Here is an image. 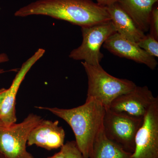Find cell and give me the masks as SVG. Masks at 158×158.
Segmentation results:
<instances>
[{
	"label": "cell",
	"instance_id": "obj_14",
	"mask_svg": "<svg viewBox=\"0 0 158 158\" xmlns=\"http://www.w3.org/2000/svg\"><path fill=\"white\" fill-rule=\"evenodd\" d=\"M89 158H132V153L109 139L102 128L94 140Z\"/></svg>",
	"mask_w": 158,
	"mask_h": 158
},
{
	"label": "cell",
	"instance_id": "obj_22",
	"mask_svg": "<svg viewBox=\"0 0 158 158\" xmlns=\"http://www.w3.org/2000/svg\"><path fill=\"white\" fill-rule=\"evenodd\" d=\"M5 71L4 70V69H0V74H2L3 73L5 72Z\"/></svg>",
	"mask_w": 158,
	"mask_h": 158
},
{
	"label": "cell",
	"instance_id": "obj_6",
	"mask_svg": "<svg viewBox=\"0 0 158 158\" xmlns=\"http://www.w3.org/2000/svg\"><path fill=\"white\" fill-rule=\"evenodd\" d=\"M143 118L106 109L103 123L104 132L109 139L132 154L136 134Z\"/></svg>",
	"mask_w": 158,
	"mask_h": 158
},
{
	"label": "cell",
	"instance_id": "obj_5",
	"mask_svg": "<svg viewBox=\"0 0 158 158\" xmlns=\"http://www.w3.org/2000/svg\"><path fill=\"white\" fill-rule=\"evenodd\" d=\"M83 40L78 48L74 49L69 55V58L76 60H84L92 65H100L103 54L100 51L104 43L116 29L111 21L90 27H81Z\"/></svg>",
	"mask_w": 158,
	"mask_h": 158
},
{
	"label": "cell",
	"instance_id": "obj_23",
	"mask_svg": "<svg viewBox=\"0 0 158 158\" xmlns=\"http://www.w3.org/2000/svg\"><path fill=\"white\" fill-rule=\"evenodd\" d=\"M0 158H1V156H0Z\"/></svg>",
	"mask_w": 158,
	"mask_h": 158
},
{
	"label": "cell",
	"instance_id": "obj_3",
	"mask_svg": "<svg viewBox=\"0 0 158 158\" xmlns=\"http://www.w3.org/2000/svg\"><path fill=\"white\" fill-rule=\"evenodd\" d=\"M81 63L88 78L86 99H94L106 109L116 98L130 92L137 87L132 81L111 75L100 65H90L84 62Z\"/></svg>",
	"mask_w": 158,
	"mask_h": 158
},
{
	"label": "cell",
	"instance_id": "obj_7",
	"mask_svg": "<svg viewBox=\"0 0 158 158\" xmlns=\"http://www.w3.org/2000/svg\"><path fill=\"white\" fill-rule=\"evenodd\" d=\"M132 158H158V99L151 106L136 134Z\"/></svg>",
	"mask_w": 158,
	"mask_h": 158
},
{
	"label": "cell",
	"instance_id": "obj_12",
	"mask_svg": "<svg viewBox=\"0 0 158 158\" xmlns=\"http://www.w3.org/2000/svg\"><path fill=\"white\" fill-rule=\"evenodd\" d=\"M106 7L117 33L136 44L144 38V32L138 28L117 2Z\"/></svg>",
	"mask_w": 158,
	"mask_h": 158
},
{
	"label": "cell",
	"instance_id": "obj_16",
	"mask_svg": "<svg viewBox=\"0 0 158 158\" xmlns=\"http://www.w3.org/2000/svg\"><path fill=\"white\" fill-rule=\"evenodd\" d=\"M65 158H85L79 149L75 141H67L61 148Z\"/></svg>",
	"mask_w": 158,
	"mask_h": 158
},
{
	"label": "cell",
	"instance_id": "obj_18",
	"mask_svg": "<svg viewBox=\"0 0 158 158\" xmlns=\"http://www.w3.org/2000/svg\"><path fill=\"white\" fill-rule=\"evenodd\" d=\"M98 4L100 6L107 7L116 2L117 0H96Z\"/></svg>",
	"mask_w": 158,
	"mask_h": 158
},
{
	"label": "cell",
	"instance_id": "obj_8",
	"mask_svg": "<svg viewBox=\"0 0 158 158\" xmlns=\"http://www.w3.org/2000/svg\"><path fill=\"white\" fill-rule=\"evenodd\" d=\"M158 99L147 86L138 87L115 98L107 109L144 118L152 104Z\"/></svg>",
	"mask_w": 158,
	"mask_h": 158
},
{
	"label": "cell",
	"instance_id": "obj_4",
	"mask_svg": "<svg viewBox=\"0 0 158 158\" xmlns=\"http://www.w3.org/2000/svg\"><path fill=\"white\" fill-rule=\"evenodd\" d=\"M31 113L20 123L9 126L0 124V156L2 158H34L27 150L31 131L42 120Z\"/></svg>",
	"mask_w": 158,
	"mask_h": 158
},
{
	"label": "cell",
	"instance_id": "obj_1",
	"mask_svg": "<svg viewBox=\"0 0 158 158\" xmlns=\"http://www.w3.org/2000/svg\"><path fill=\"white\" fill-rule=\"evenodd\" d=\"M42 15L83 27L111 21L106 7L92 0H37L19 9L18 17Z\"/></svg>",
	"mask_w": 158,
	"mask_h": 158
},
{
	"label": "cell",
	"instance_id": "obj_19",
	"mask_svg": "<svg viewBox=\"0 0 158 158\" xmlns=\"http://www.w3.org/2000/svg\"><path fill=\"white\" fill-rule=\"evenodd\" d=\"M6 90L7 89L4 88L0 89V115H1V110H2V104L6 95Z\"/></svg>",
	"mask_w": 158,
	"mask_h": 158
},
{
	"label": "cell",
	"instance_id": "obj_13",
	"mask_svg": "<svg viewBox=\"0 0 158 158\" xmlns=\"http://www.w3.org/2000/svg\"><path fill=\"white\" fill-rule=\"evenodd\" d=\"M117 2L138 28L144 33L148 31L152 11L158 0H117Z\"/></svg>",
	"mask_w": 158,
	"mask_h": 158
},
{
	"label": "cell",
	"instance_id": "obj_20",
	"mask_svg": "<svg viewBox=\"0 0 158 158\" xmlns=\"http://www.w3.org/2000/svg\"><path fill=\"white\" fill-rule=\"evenodd\" d=\"M9 60L8 56L5 53L0 54V63L8 62Z\"/></svg>",
	"mask_w": 158,
	"mask_h": 158
},
{
	"label": "cell",
	"instance_id": "obj_10",
	"mask_svg": "<svg viewBox=\"0 0 158 158\" xmlns=\"http://www.w3.org/2000/svg\"><path fill=\"white\" fill-rule=\"evenodd\" d=\"M103 46L114 55L144 64L152 70L155 69L158 65L155 58L148 55L137 44L124 38L117 32L111 35Z\"/></svg>",
	"mask_w": 158,
	"mask_h": 158
},
{
	"label": "cell",
	"instance_id": "obj_15",
	"mask_svg": "<svg viewBox=\"0 0 158 158\" xmlns=\"http://www.w3.org/2000/svg\"><path fill=\"white\" fill-rule=\"evenodd\" d=\"M137 44L150 56L158 57V41L150 34L145 35Z\"/></svg>",
	"mask_w": 158,
	"mask_h": 158
},
{
	"label": "cell",
	"instance_id": "obj_21",
	"mask_svg": "<svg viewBox=\"0 0 158 158\" xmlns=\"http://www.w3.org/2000/svg\"><path fill=\"white\" fill-rule=\"evenodd\" d=\"M48 158H65L64 153L61 150H60V152L57 153L56 154Z\"/></svg>",
	"mask_w": 158,
	"mask_h": 158
},
{
	"label": "cell",
	"instance_id": "obj_17",
	"mask_svg": "<svg viewBox=\"0 0 158 158\" xmlns=\"http://www.w3.org/2000/svg\"><path fill=\"white\" fill-rule=\"evenodd\" d=\"M150 34L158 40V5L156 3L153 6L150 19Z\"/></svg>",
	"mask_w": 158,
	"mask_h": 158
},
{
	"label": "cell",
	"instance_id": "obj_2",
	"mask_svg": "<svg viewBox=\"0 0 158 158\" xmlns=\"http://www.w3.org/2000/svg\"><path fill=\"white\" fill-rule=\"evenodd\" d=\"M49 111L65 120L73 131L77 146L85 158H89L94 142L103 128L106 109L93 98L86 99L84 104L72 109L36 107Z\"/></svg>",
	"mask_w": 158,
	"mask_h": 158
},
{
	"label": "cell",
	"instance_id": "obj_11",
	"mask_svg": "<svg viewBox=\"0 0 158 158\" xmlns=\"http://www.w3.org/2000/svg\"><path fill=\"white\" fill-rule=\"evenodd\" d=\"M65 138V131L59 126L58 120L53 122L42 119L31 131L27 144L51 150L62 147Z\"/></svg>",
	"mask_w": 158,
	"mask_h": 158
},
{
	"label": "cell",
	"instance_id": "obj_9",
	"mask_svg": "<svg viewBox=\"0 0 158 158\" xmlns=\"http://www.w3.org/2000/svg\"><path fill=\"white\" fill-rule=\"evenodd\" d=\"M45 50L40 48L33 56L23 64L11 84L6 90L2 104L0 115V124L9 126L15 123L17 120L15 111L16 97L20 86L27 73L33 65L45 53Z\"/></svg>",
	"mask_w": 158,
	"mask_h": 158
}]
</instances>
